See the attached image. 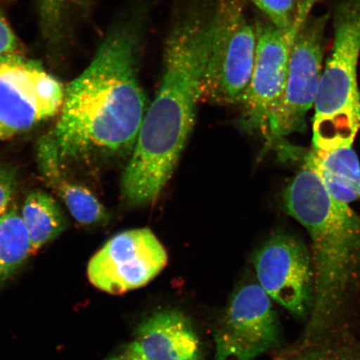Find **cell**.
Instances as JSON below:
<instances>
[{
    "instance_id": "30bf717a",
    "label": "cell",
    "mask_w": 360,
    "mask_h": 360,
    "mask_svg": "<svg viewBox=\"0 0 360 360\" xmlns=\"http://www.w3.org/2000/svg\"><path fill=\"white\" fill-rule=\"evenodd\" d=\"M257 45L253 73L240 102L242 124L268 139L270 126L285 88L292 42L300 28L283 31L269 21L255 25Z\"/></svg>"
},
{
    "instance_id": "9c48e42d",
    "label": "cell",
    "mask_w": 360,
    "mask_h": 360,
    "mask_svg": "<svg viewBox=\"0 0 360 360\" xmlns=\"http://www.w3.org/2000/svg\"><path fill=\"white\" fill-rule=\"evenodd\" d=\"M168 263V255L148 229L117 233L90 259L88 277L94 286L122 295L148 285Z\"/></svg>"
},
{
    "instance_id": "7a4b0ae2",
    "label": "cell",
    "mask_w": 360,
    "mask_h": 360,
    "mask_svg": "<svg viewBox=\"0 0 360 360\" xmlns=\"http://www.w3.org/2000/svg\"><path fill=\"white\" fill-rule=\"evenodd\" d=\"M212 13L213 2L195 4L180 13L169 31L160 88L121 179V193L130 207L158 200L186 146L201 101Z\"/></svg>"
},
{
    "instance_id": "8fae6325",
    "label": "cell",
    "mask_w": 360,
    "mask_h": 360,
    "mask_svg": "<svg viewBox=\"0 0 360 360\" xmlns=\"http://www.w3.org/2000/svg\"><path fill=\"white\" fill-rule=\"evenodd\" d=\"M254 266L259 285L270 299L296 316L310 314L314 270L302 241L289 233H274L255 252Z\"/></svg>"
},
{
    "instance_id": "d6986e66",
    "label": "cell",
    "mask_w": 360,
    "mask_h": 360,
    "mask_svg": "<svg viewBox=\"0 0 360 360\" xmlns=\"http://www.w3.org/2000/svg\"><path fill=\"white\" fill-rule=\"evenodd\" d=\"M18 188L15 166L0 162V216L7 212Z\"/></svg>"
},
{
    "instance_id": "9a60e30c",
    "label": "cell",
    "mask_w": 360,
    "mask_h": 360,
    "mask_svg": "<svg viewBox=\"0 0 360 360\" xmlns=\"http://www.w3.org/2000/svg\"><path fill=\"white\" fill-rule=\"evenodd\" d=\"M306 160L318 170L338 199L348 204L360 201V163L352 147L328 153L313 150Z\"/></svg>"
},
{
    "instance_id": "ffe728a7",
    "label": "cell",
    "mask_w": 360,
    "mask_h": 360,
    "mask_svg": "<svg viewBox=\"0 0 360 360\" xmlns=\"http://www.w3.org/2000/svg\"><path fill=\"white\" fill-rule=\"evenodd\" d=\"M21 45L0 7V56L21 53Z\"/></svg>"
},
{
    "instance_id": "6da1fadb",
    "label": "cell",
    "mask_w": 360,
    "mask_h": 360,
    "mask_svg": "<svg viewBox=\"0 0 360 360\" xmlns=\"http://www.w3.org/2000/svg\"><path fill=\"white\" fill-rule=\"evenodd\" d=\"M146 16L139 6L117 22L65 87L51 134L65 169L131 154L148 106L138 77Z\"/></svg>"
},
{
    "instance_id": "5b68a950",
    "label": "cell",
    "mask_w": 360,
    "mask_h": 360,
    "mask_svg": "<svg viewBox=\"0 0 360 360\" xmlns=\"http://www.w3.org/2000/svg\"><path fill=\"white\" fill-rule=\"evenodd\" d=\"M244 0L214 2L212 30L201 101L219 105L240 103L253 73L257 35L247 20Z\"/></svg>"
},
{
    "instance_id": "7402d4cb",
    "label": "cell",
    "mask_w": 360,
    "mask_h": 360,
    "mask_svg": "<svg viewBox=\"0 0 360 360\" xmlns=\"http://www.w3.org/2000/svg\"><path fill=\"white\" fill-rule=\"evenodd\" d=\"M106 360H147L145 355L143 354L141 348L134 341L123 348L119 354L112 355V356Z\"/></svg>"
},
{
    "instance_id": "52a82bcc",
    "label": "cell",
    "mask_w": 360,
    "mask_h": 360,
    "mask_svg": "<svg viewBox=\"0 0 360 360\" xmlns=\"http://www.w3.org/2000/svg\"><path fill=\"white\" fill-rule=\"evenodd\" d=\"M328 18L309 16L295 35L285 88L269 129L270 142L305 129L321 82Z\"/></svg>"
},
{
    "instance_id": "3957f363",
    "label": "cell",
    "mask_w": 360,
    "mask_h": 360,
    "mask_svg": "<svg viewBox=\"0 0 360 360\" xmlns=\"http://www.w3.org/2000/svg\"><path fill=\"white\" fill-rule=\"evenodd\" d=\"M283 206L307 231L312 244L314 300L303 349L334 326L360 281V218L336 198L318 170L304 168L283 193Z\"/></svg>"
},
{
    "instance_id": "8992f818",
    "label": "cell",
    "mask_w": 360,
    "mask_h": 360,
    "mask_svg": "<svg viewBox=\"0 0 360 360\" xmlns=\"http://www.w3.org/2000/svg\"><path fill=\"white\" fill-rule=\"evenodd\" d=\"M65 88L22 53L0 56V139L8 141L60 111Z\"/></svg>"
},
{
    "instance_id": "2e32d148",
    "label": "cell",
    "mask_w": 360,
    "mask_h": 360,
    "mask_svg": "<svg viewBox=\"0 0 360 360\" xmlns=\"http://www.w3.org/2000/svg\"><path fill=\"white\" fill-rule=\"evenodd\" d=\"M21 216L28 229L33 254L64 232L68 221L58 202L49 193L34 191L26 197Z\"/></svg>"
},
{
    "instance_id": "5bb4252c",
    "label": "cell",
    "mask_w": 360,
    "mask_h": 360,
    "mask_svg": "<svg viewBox=\"0 0 360 360\" xmlns=\"http://www.w3.org/2000/svg\"><path fill=\"white\" fill-rule=\"evenodd\" d=\"M40 35L51 51H60L74 37L76 26L87 17L94 0H34Z\"/></svg>"
},
{
    "instance_id": "e0dca14e",
    "label": "cell",
    "mask_w": 360,
    "mask_h": 360,
    "mask_svg": "<svg viewBox=\"0 0 360 360\" xmlns=\"http://www.w3.org/2000/svg\"><path fill=\"white\" fill-rule=\"evenodd\" d=\"M33 254L28 229L16 209L0 216V283L8 280Z\"/></svg>"
},
{
    "instance_id": "ac0fdd59",
    "label": "cell",
    "mask_w": 360,
    "mask_h": 360,
    "mask_svg": "<svg viewBox=\"0 0 360 360\" xmlns=\"http://www.w3.org/2000/svg\"><path fill=\"white\" fill-rule=\"evenodd\" d=\"M245 1V0H244ZM266 16L270 24L287 31L296 25L295 0H248Z\"/></svg>"
},
{
    "instance_id": "44dd1931",
    "label": "cell",
    "mask_w": 360,
    "mask_h": 360,
    "mask_svg": "<svg viewBox=\"0 0 360 360\" xmlns=\"http://www.w3.org/2000/svg\"><path fill=\"white\" fill-rule=\"evenodd\" d=\"M296 360H351V355L340 354L333 349H314L312 352L301 355Z\"/></svg>"
},
{
    "instance_id": "277c9868",
    "label": "cell",
    "mask_w": 360,
    "mask_h": 360,
    "mask_svg": "<svg viewBox=\"0 0 360 360\" xmlns=\"http://www.w3.org/2000/svg\"><path fill=\"white\" fill-rule=\"evenodd\" d=\"M360 21L347 15L334 20V44L314 102V150L328 153L352 147L360 130L357 69Z\"/></svg>"
},
{
    "instance_id": "7c38bea8",
    "label": "cell",
    "mask_w": 360,
    "mask_h": 360,
    "mask_svg": "<svg viewBox=\"0 0 360 360\" xmlns=\"http://www.w3.org/2000/svg\"><path fill=\"white\" fill-rule=\"evenodd\" d=\"M136 342L147 360H202L201 341L191 319L176 309L148 315L137 328Z\"/></svg>"
},
{
    "instance_id": "4fadbf2b",
    "label": "cell",
    "mask_w": 360,
    "mask_h": 360,
    "mask_svg": "<svg viewBox=\"0 0 360 360\" xmlns=\"http://www.w3.org/2000/svg\"><path fill=\"white\" fill-rule=\"evenodd\" d=\"M37 163L40 174L57 193L74 219L85 226L105 223L110 214L94 193L83 184L68 179L51 135L39 139Z\"/></svg>"
},
{
    "instance_id": "603a6c76",
    "label": "cell",
    "mask_w": 360,
    "mask_h": 360,
    "mask_svg": "<svg viewBox=\"0 0 360 360\" xmlns=\"http://www.w3.org/2000/svg\"><path fill=\"white\" fill-rule=\"evenodd\" d=\"M351 360H360V349L356 353L351 355Z\"/></svg>"
},
{
    "instance_id": "ba28073f",
    "label": "cell",
    "mask_w": 360,
    "mask_h": 360,
    "mask_svg": "<svg viewBox=\"0 0 360 360\" xmlns=\"http://www.w3.org/2000/svg\"><path fill=\"white\" fill-rule=\"evenodd\" d=\"M272 300L258 283L238 288L216 328L215 360H255L280 343Z\"/></svg>"
}]
</instances>
